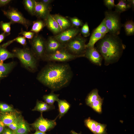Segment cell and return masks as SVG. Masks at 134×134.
Instances as JSON below:
<instances>
[{"label": "cell", "mask_w": 134, "mask_h": 134, "mask_svg": "<svg viewBox=\"0 0 134 134\" xmlns=\"http://www.w3.org/2000/svg\"><path fill=\"white\" fill-rule=\"evenodd\" d=\"M72 76V71L68 64L50 63L39 73L37 79L53 90H57L67 85Z\"/></svg>", "instance_id": "obj_1"}, {"label": "cell", "mask_w": 134, "mask_h": 134, "mask_svg": "<svg viewBox=\"0 0 134 134\" xmlns=\"http://www.w3.org/2000/svg\"><path fill=\"white\" fill-rule=\"evenodd\" d=\"M96 48L108 66L117 62L126 46L118 35L108 33L96 43Z\"/></svg>", "instance_id": "obj_2"}, {"label": "cell", "mask_w": 134, "mask_h": 134, "mask_svg": "<svg viewBox=\"0 0 134 134\" xmlns=\"http://www.w3.org/2000/svg\"><path fill=\"white\" fill-rule=\"evenodd\" d=\"M12 51L23 67L30 72H34L36 71L38 60L31 49L26 46L22 48H15Z\"/></svg>", "instance_id": "obj_3"}, {"label": "cell", "mask_w": 134, "mask_h": 134, "mask_svg": "<svg viewBox=\"0 0 134 134\" xmlns=\"http://www.w3.org/2000/svg\"><path fill=\"white\" fill-rule=\"evenodd\" d=\"M105 25L109 34L118 35L123 25L121 23L120 14L115 11L108 10L104 13Z\"/></svg>", "instance_id": "obj_4"}, {"label": "cell", "mask_w": 134, "mask_h": 134, "mask_svg": "<svg viewBox=\"0 0 134 134\" xmlns=\"http://www.w3.org/2000/svg\"><path fill=\"white\" fill-rule=\"evenodd\" d=\"M87 39L80 33L65 45L66 50L70 53L80 57H84L86 49Z\"/></svg>", "instance_id": "obj_5"}, {"label": "cell", "mask_w": 134, "mask_h": 134, "mask_svg": "<svg viewBox=\"0 0 134 134\" xmlns=\"http://www.w3.org/2000/svg\"><path fill=\"white\" fill-rule=\"evenodd\" d=\"M46 41L38 33H36L32 39L29 40L31 49L38 60H42L46 54Z\"/></svg>", "instance_id": "obj_6"}, {"label": "cell", "mask_w": 134, "mask_h": 134, "mask_svg": "<svg viewBox=\"0 0 134 134\" xmlns=\"http://www.w3.org/2000/svg\"><path fill=\"white\" fill-rule=\"evenodd\" d=\"M81 57L69 53L65 47L53 53L46 54L42 60L48 62H65Z\"/></svg>", "instance_id": "obj_7"}, {"label": "cell", "mask_w": 134, "mask_h": 134, "mask_svg": "<svg viewBox=\"0 0 134 134\" xmlns=\"http://www.w3.org/2000/svg\"><path fill=\"white\" fill-rule=\"evenodd\" d=\"M3 14L10 20L11 24L18 23L23 25L27 30L32 25L31 21L26 18L16 8L10 7L7 10H2Z\"/></svg>", "instance_id": "obj_8"}, {"label": "cell", "mask_w": 134, "mask_h": 134, "mask_svg": "<svg viewBox=\"0 0 134 134\" xmlns=\"http://www.w3.org/2000/svg\"><path fill=\"white\" fill-rule=\"evenodd\" d=\"M108 33L103 19L100 24L93 31L89 41L86 45L87 48L93 47L96 43Z\"/></svg>", "instance_id": "obj_9"}, {"label": "cell", "mask_w": 134, "mask_h": 134, "mask_svg": "<svg viewBox=\"0 0 134 134\" xmlns=\"http://www.w3.org/2000/svg\"><path fill=\"white\" fill-rule=\"evenodd\" d=\"M56 125V119L50 120L44 118L42 114L31 125L36 130L45 132L54 128Z\"/></svg>", "instance_id": "obj_10"}, {"label": "cell", "mask_w": 134, "mask_h": 134, "mask_svg": "<svg viewBox=\"0 0 134 134\" xmlns=\"http://www.w3.org/2000/svg\"><path fill=\"white\" fill-rule=\"evenodd\" d=\"M80 32V29L79 27H71L54 36L60 43L65 45Z\"/></svg>", "instance_id": "obj_11"}, {"label": "cell", "mask_w": 134, "mask_h": 134, "mask_svg": "<svg viewBox=\"0 0 134 134\" xmlns=\"http://www.w3.org/2000/svg\"><path fill=\"white\" fill-rule=\"evenodd\" d=\"M52 7L51 5H46L40 1H36L34 16L38 19L45 21L50 14Z\"/></svg>", "instance_id": "obj_12"}, {"label": "cell", "mask_w": 134, "mask_h": 134, "mask_svg": "<svg viewBox=\"0 0 134 134\" xmlns=\"http://www.w3.org/2000/svg\"><path fill=\"white\" fill-rule=\"evenodd\" d=\"M84 57L96 65L100 66L102 65L103 58L95 47L86 48Z\"/></svg>", "instance_id": "obj_13"}, {"label": "cell", "mask_w": 134, "mask_h": 134, "mask_svg": "<svg viewBox=\"0 0 134 134\" xmlns=\"http://www.w3.org/2000/svg\"><path fill=\"white\" fill-rule=\"evenodd\" d=\"M65 47L54 36H49L46 41V54H50Z\"/></svg>", "instance_id": "obj_14"}, {"label": "cell", "mask_w": 134, "mask_h": 134, "mask_svg": "<svg viewBox=\"0 0 134 134\" xmlns=\"http://www.w3.org/2000/svg\"><path fill=\"white\" fill-rule=\"evenodd\" d=\"M46 26L54 35L59 34L62 31V30L56 21L50 14L45 21Z\"/></svg>", "instance_id": "obj_15"}, {"label": "cell", "mask_w": 134, "mask_h": 134, "mask_svg": "<svg viewBox=\"0 0 134 134\" xmlns=\"http://www.w3.org/2000/svg\"><path fill=\"white\" fill-rule=\"evenodd\" d=\"M16 64L14 61L6 63H3V61L0 62V82L8 75Z\"/></svg>", "instance_id": "obj_16"}, {"label": "cell", "mask_w": 134, "mask_h": 134, "mask_svg": "<svg viewBox=\"0 0 134 134\" xmlns=\"http://www.w3.org/2000/svg\"><path fill=\"white\" fill-rule=\"evenodd\" d=\"M17 111L4 113H0V119L5 126L11 123L19 115Z\"/></svg>", "instance_id": "obj_17"}, {"label": "cell", "mask_w": 134, "mask_h": 134, "mask_svg": "<svg viewBox=\"0 0 134 134\" xmlns=\"http://www.w3.org/2000/svg\"><path fill=\"white\" fill-rule=\"evenodd\" d=\"M51 15L58 23L63 31L71 27L70 23L67 17L58 14H51Z\"/></svg>", "instance_id": "obj_18"}, {"label": "cell", "mask_w": 134, "mask_h": 134, "mask_svg": "<svg viewBox=\"0 0 134 134\" xmlns=\"http://www.w3.org/2000/svg\"><path fill=\"white\" fill-rule=\"evenodd\" d=\"M30 128L29 125L21 116L16 130L14 131L15 134H28Z\"/></svg>", "instance_id": "obj_19"}, {"label": "cell", "mask_w": 134, "mask_h": 134, "mask_svg": "<svg viewBox=\"0 0 134 134\" xmlns=\"http://www.w3.org/2000/svg\"><path fill=\"white\" fill-rule=\"evenodd\" d=\"M55 108V106L54 105H49L45 102L37 100L35 106L32 110L38 111L42 113L44 112L47 111Z\"/></svg>", "instance_id": "obj_20"}, {"label": "cell", "mask_w": 134, "mask_h": 134, "mask_svg": "<svg viewBox=\"0 0 134 134\" xmlns=\"http://www.w3.org/2000/svg\"><path fill=\"white\" fill-rule=\"evenodd\" d=\"M59 108V117L60 119L68 111L70 107V104L65 100L59 99L57 101Z\"/></svg>", "instance_id": "obj_21"}, {"label": "cell", "mask_w": 134, "mask_h": 134, "mask_svg": "<svg viewBox=\"0 0 134 134\" xmlns=\"http://www.w3.org/2000/svg\"><path fill=\"white\" fill-rule=\"evenodd\" d=\"M115 11L120 13L127 11L131 7L128 0H120L115 5Z\"/></svg>", "instance_id": "obj_22"}, {"label": "cell", "mask_w": 134, "mask_h": 134, "mask_svg": "<svg viewBox=\"0 0 134 134\" xmlns=\"http://www.w3.org/2000/svg\"><path fill=\"white\" fill-rule=\"evenodd\" d=\"M32 24V28L29 31L34 32L36 34L38 33L46 26L45 21L39 19L33 21Z\"/></svg>", "instance_id": "obj_23"}, {"label": "cell", "mask_w": 134, "mask_h": 134, "mask_svg": "<svg viewBox=\"0 0 134 134\" xmlns=\"http://www.w3.org/2000/svg\"><path fill=\"white\" fill-rule=\"evenodd\" d=\"M100 97L98 94V91L97 89L92 90L88 95L85 99L86 105L90 106L94 101Z\"/></svg>", "instance_id": "obj_24"}, {"label": "cell", "mask_w": 134, "mask_h": 134, "mask_svg": "<svg viewBox=\"0 0 134 134\" xmlns=\"http://www.w3.org/2000/svg\"><path fill=\"white\" fill-rule=\"evenodd\" d=\"M5 47L2 45H0V62L15 57L14 54L9 51Z\"/></svg>", "instance_id": "obj_25"}, {"label": "cell", "mask_w": 134, "mask_h": 134, "mask_svg": "<svg viewBox=\"0 0 134 134\" xmlns=\"http://www.w3.org/2000/svg\"><path fill=\"white\" fill-rule=\"evenodd\" d=\"M36 1L34 0H24L23 1L25 8L32 16H34Z\"/></svg>", "instance_id": "obj_26"}, {"label": "cell", "mask_w": 134, "mask_h": 134, "mask_svg": "<svg viewBox=\"0 0 134 134\" xmlns=\"http://www.w3.org/2000/svg\"><path fill=\"white\" fill-rule=\"evenodd\" d=\"M125 34L127 36H131L134 34V22L132 20L126 21L123 25Z\"/></svg>", "instance_id": "obj_27"}, {"label": "cell", "mask_w": 134, "mask_h": 134, "mask_svg": "<svg viewBox=\"0 0 134 134\" xmlns=\"http://www.w3.org/2000/svg\"><path fill=\"white\" fill-rule=\"evenodd\" d=\"M59 94H56L53 93L44 95L43 97V99L47 103L50 105H53L55 101H57L59 100Z\"/></svg>", "instance_id": "obj_28"}, {"label": "cell", "mask_w": 134, "mask_h": 134, "mask_svg": "<svg viewBox=\"0 0 134 134\" xmlns=\"http://www.w3.org/2000/svg\"><path fill=\"white\" fill-rule=\"evenodd\" d=\"M85 126L94 134H96V129L98 122L91 119L90 117L84 120Z\"/></svg>", "instance_id": "obj_29"}, {"label": "cell", "mask_w": 134, "mask_h": 134, "mask_svg": "<svg viewBox=\"0 0 134 134\" xmlns=\"http://www.w3.org/2000/svg\"><path fill=\"white\" fill-rule=\"evenodd\" d=\"M103 100V99L100 97L93 102L90 106L95 111L100 113L102 112V106Z\"/></svg>", "instance_id": "obj_30"}, {"label": "cell", "mask_w": 134, "mask_h": 134, "mask_svg": "<svg viewBox=\"0 0 134 134\" xmlns=\"http://www.w3.org/2000/svg\"><path fill=\"white\" fill-rule=\"evenodd\" d=\"M67 18L70 23L71 27H82L84 24L82 20L76 17H68Z\"/></svg>", "instance_id": "obj_31"}, {"label": "cell", "mask_w": 134, "mask_h": 134, "mask_svg": "<svg viewBox=\"0 0 134 134\" xmlns=\"http://www.w3.org/2000/svg\"><path fill=\"white\" fill-rule=\"evenodd\" d=\"M11 24L10 21L8 22H4L3 21H1L0 23V27L1 30L7 36L10 34Z\"/></svg>", "instance_id": "obj_32"}, {"label": "cell", "mask_w": 134, "mask_h": 134, "mask_svg": "<svg viewBox=\"0 0 134 134\" xmlns=\"http://www.w3.org/2000/svg\"><path fill=\"white\" fill-rule=\"evenodd\" d=\"M16 111L11 105L6 103L0 102V113L14 112Z\"/></svg>", "instance_id": "obj_33"}, {"label": "cell", "mask_w": 134, "mask_h": 134, "mask_svg": "<svg viewBox=\"0 0 134 134\" xmlns=\"http://www.w3.org/2000/svg\"><path fill=\"white\" fill-rule=\"evenodd\" d=\"M106 127V124L98 122L96 131V134H107Z\"/></svg>", "instance_id": "obj_34"}, {"label": "cell", "mask_w": 134, "mask_h": 134, "mask_svg": "<svg viewBox=\"0 0 134 134\" xmlns=\"http://www.w3.org/2000/svg\"><path fill=\"white\" fill-rule=\"evenodd\" d=\"M80 33L84 37L88 36L90 35V30L88 23L84 24L80 29Z\"/></svg>", "instance_id": "obj_35"}, {"label": "cell", "mask_w": 134, "mask_h": 134, "mask_svg": "<svg viewBox=\"0 0 134 134\" xmlns=\"http://www.w3.org/2000/svg\"><path fill=\"white\" fill-rule=\"evenodd\" d=\"M8 41L10 44L14 42H16L23 46L24 47L26 46L27 44L26 38L23 36H19L15 38Z\"/></svg>", "instance_id": "obj_36"}, {"label": "cell", "mask_w": 134, "mask_h": 134, "mask_svg": "<svg viewBox=\"0 0 134 134\" xmlns=\"http://www.w3.org/2000/svg\"><path fill=\"white\" fill-rule=\"evenodd\" d=\"M21 116L19 115L11 123L7 126L13 131H15L17 128Z\"/></svg>", "instance_id": "obj_37"}, {"label": "cell", "mask_w": 134, "mask_h": 134, "mask_svg": "<svg viewBox=\"0 0 134 134\" xmlns=\"http://www.w3.org/2000/svg\"><path fill=\"white\" fill-rule=\"evenodd\" d=\"M35 34L33 32L25 31L22 28L21 32L19 34L23 35L25 38L30 40L32 39Z\"/></svg>", "instance_id": "obj_38"}, {"label": "cell", "mask_w": 134, "mask_h": 134, "mask_svg": "<svg viewBox=\"0 0 134 134\" xmlns=\"http://www.w3.org/2000/svg\"><path fill=\"white\" fill-rule=\"evenodd\" d=\"M104 3L105 6L107 8L108 10H111L115 6L114 0H104Z\"/></svg>", "instance_id": "obj_39"}, {"label": "cell", "mask_w": 134, "mask_h": 134, "mask_svg": "<svg viewBox=\"0 0 134 134\" xmlns=\"http://www.w3.org/2000/svg\"><path fill=\"white\" fill-rule=\"evenodd\" d=\"M2 134H15L14 132L8 127H5Z\"/></svg>", "instance_id": "obj_40"}, {"label": "cell", "mask_w": 134, "mask_h": 134, "mask_svg": "<svg viewBox=\"0 0 134 134\" xmlns=\"http://www.w3.org/2000/svg\"><path fill=\"white\" fill-rule=\"evenodd\" d=\"M11 1V0H0V7L7 5Z\"/></svg>", "instance_id": "obj_41"}, {"label": "cell", "mask_w": 134, "mask_h": 134, "mask_svg": "<svg viewBox=\"0 0 134 134\" xmlns=\"http://www.w3.org/2000/svg\"><path fill=\"white\" fill-rule=\"evenodd\" d=\"M5 127L6 126L0 119V134H2Z\"/></svg>", "instance_id": "obj_42"}, {"label": "cell", "mask_w": 134, "mask_h": 134, "mask_svg": "<svg viewBox=\"0 0 134 134\" xmlns=\"http://www.w3.org/2000/svg\"><path fill=\"white\" fill-rule=\"evenodd\" d=\"M53 0H41L39 1L46 5H50V4L53 1Z\"/></svg>", "instance_id": "obj_43"}, {"label": "cell", "mask_w": 134, "mask_h": 134, "mask_svg": "<svg viewBox=\"0 0 134 134\" xmlns=\"http://www.w3.org/2000/svg\"><path fill=\"white\" fill-rule=\"evenodd\" d=\"M7 35L4 32L0 34V43L3 41Z\"/></svg>", "instance_id": "obj_44"}, {"label": "cell", "mask_w": 134, "mask_h": 134, "mask_svg": "<svg viewBox=\"0 0 134 134\" xmlns=\"http://www.w3.org/2000/svg\"><path fill=\"white\" fill-rule=\"evenodd\" d=\"M130 3L131 7L134 9V0H128Z\"/></svg>", "instance_id": "obj_45"}, {"label": "cell", "mask_w": 134, "mask_h": 134, "mask_svg": "<svg viewBox=\"0 0 134 134\" xmlns=\"http://www.w3.org/2000/svg\"><path fill=\"white\" fill-rule=\"evenodd\" d=\"M33 134H47L45 132L36 131Z\"/></svg>", "instance_id": "obj_46"}, {"label": "cell", "mask_w": 134, "mask_h": 134, "mask_svg": "<svg viewBox=\"0 0 134 134\" xmlns=\"http://www.w3.org/2000/svg\"><path fill=\"white\" fill-rule=\"evenodd\" d=\"M70 133L71 134H81V133H78L73 130H71L70 131Z\"/></svg>", "instance_id": "obj_47"}]
</instances>
